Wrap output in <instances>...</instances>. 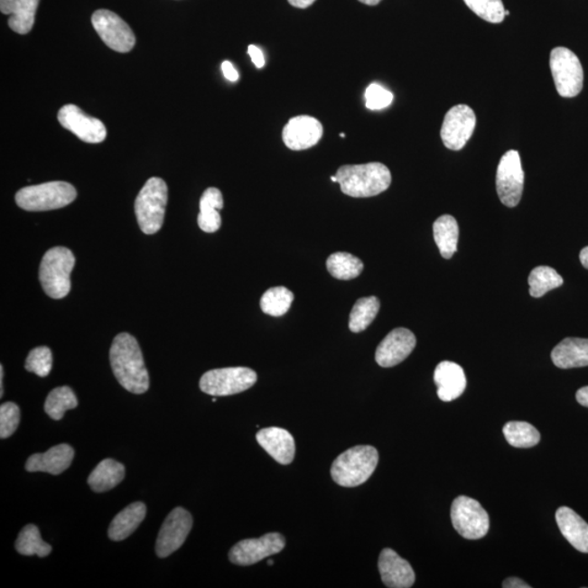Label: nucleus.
I'll return each instance as SVG.
<instances>
[{
	"mask_svg": "<svg viewBox=\"0 0 588 588\" xmlns=\"http://www.w3.org/2000/svg\"><path fill=\"white\" fill-rule=\"evenodd\" d=\"M341 137H346V135L341 134Z\"/></svg>",
	"mask_w": 588,
	"mask_h": 588,
	"instance_id": "51",
	"label": "nucleus"
},
{
	"mask_svg": "<svg viewBox=\"0 0 588 588\" xmlns=\"http://www.w3.org/2000/svg\"><path fill=\"white\" fill-rule=\"evenodd\" d=\"M529 294L533 298H542L546 294L564 285V278L549 266L534 268L528 276Z\"/></svg>",
	"mask_w": 588,
	"mask_h": 588,
	"instance_id": "32",
	"label": "nucleus"
},
{
	"mask_svg": "<svg viewBox=\"0 0 588 588\" xmlns=\"http://www.w3.org/2000/svg\"><path fill=\"white\" fill-rule=\"evenodd\" d=\"M221 70L222 73H224V76L227 79V80H229L231 82H237L238 80H239V77H240L239 72L236 70V68L233 67L230 61L222 62Z\"/></svg>",
	"mask_w": 588,
	"mask_h": 588,
	"instance_id": "40",
	"label": "nucleus"
},
{
	"mask_svg": "<svg viewBox=\"0 0 588 588\" xmlns=\"http://www.w3.org/2000/svg\"><path fill=\"white\" fill-rule=\"evenodd\" d=\"M257 380V374L251 369H219L206 372L200 380V388L210 396L226 397L250 389Z\"/></svg>",
	"mask_w": 588,
	"mask_h": 588,
	"instance_id": "8",
	"label": "nucleus"
},
{
	"mask_svg": "<svg viewBox=\"0 0 588 588\" xmlns=\"http://www.w3.org/2000/svg\"><path fill=\"white\" fill-rule=\"evenodd\" d=\"M257 441L270 457L278 463L287 465L295 455V442L293 435L284 428H263L257 434Z\"/></svg>",
	"mask_w": 588,
	"mask_h": 588,
	"instance_id": "19",
	"label": "nucleus"
},
{
	"mask_svg": "<svg viewBox=\"0 0 588 588\" xmlns=\"http://www.w3.org/2000/svg\"><path fill=\"white\" fill-rule=\"evenodd\" d=\"M434 239L442 257L450 259L458 250L459 226L452 215H443L434 222Z\"/></svg>",
	"mask_w": 588,
	"mask_h": 588,
	"instance_id": "28",
	"label": "nucleus"
},
{
	"mask_svg": "<svg viewBox=\"0 0 588 588\" xmlns=\"http://www.w3.org/2000/svg\"><path fill=\"white\" fill-rule=\"evenodd\" d=\"M365 100L367 107L370 110H380L391 105L394 100V95L388 89L379 86L378 83H372L365 91Z\"/></svg>",
	"mask_w": 588,
	"mask_h": 588,
	"instance_id": "39",
	"label": "nucleus"
},
{
	"mask_svg": "<svg viewBox=\"0 0 588 588\" xmlns=\"http://www.w3.org/2000/svg\"><path fill=\"white\" fill-rule=\"evenodd\" d=\"M76 199V188L63 182L31 185L21 189L15 194V203L19 208L29 211L60 210L71 204Z\"/></svg>",
	"mask_w": 588,
	"mask_h": 588,
	"instance_id": "6",
	"label": "nucleus"
},
{
	"mask_svg": "<svg viewBox=\"0 0 588 588\" xmlns=\"http://www.w3.org/2000/svg\"><path fill=\"white\" fill-rule=\"evenodd\" d=\"M561 534L581 553L588 554V524L568 507H560L555 512Z\"/></svg>",
	"mask_w": 588,
	"mask_h": 588,
	"instance_id": "22",
	"label": "nucleus"
},
{
	"mask_svg": "<svg viewBox=\"0 0 588 588\" xmlns=\"http://www.w3.org/2000/svg\"><path fill=\"white\" fill-rule=\"evenodd\" d=\"M20 424V409L14 402H6L0 406V438L14 435Z\"/></svg>",
	"mask_w": 588,
	"mask_h": 588,
	"instance_id": "38",
	"label": "nucleus"
},
{
	"mask_svg": "<svg viewBox=\"0 0 588 588\" xmlns=\"http://www.w3.org/2000/svg\"><path fill=\"white\" fill-rule=\"evenodd\" d=\"M496 187L501 203L507 208H516L520 203L524 187V172L520 154L518 151H508L501 157L497 169Z\"/></svg>",
	"mask_w": 588,
	"mask_h": 588,
	"instance_id": "10",
	"label": "nucleus"
},
{
	"mask_svg": "<svg viewBox=\"0 0 588 588\" xmlns=\"http://www.w3.org/2000/svg\"><path fill=\"white\" fill-rule=\"evenodd\" d=\"M453 526L466 539H481L490 531V517L479 501L466 496L455 498L452 506Z\"/></svg>",
	"mask_w": 588,
	"mask_h": 588,
	"instance_id": "9",
	"label": "nucleus"
},
{
	"mask_svg": "<svg viewBox=\"0 0 588 588\" xmlns=\"http://www.w3.org/2000/svg\"><path fill=\"white\" fill-rule=\"evenodd\" d=\"M331 179L332 182H337V177L336 176H332Z\"/></svg>",
	"mask_w": 588,
	"mask_h": 588,
	"instance_id": "48",
	"label": "nucleus"
},
{
	"mask_svg": "<svg viewBox=\"0 0 588 588\" xmlns=\"http://www.w3.org/2000/svg\"><path fill=\"white\" fill-rule=\"evenodd\" d=\"M111 369L118 383L132 394L142 395L150 388V376L139 342L130 333L114 339L110 352Z\"/></svg>",
	"mask_w": 588,
	"mask_h": 588,
	"instance_id": "1",
	"label": "nucleus"
},
{
	"mask_svg": "<svg viewBox=\"0 0 588 588\" xmlns=\"http://www.w3.org/2000/svg\"><path fill=\"white\" fill-rule=\"evenodd\" d=\"M224 208V198L217 188L205 190L200 200L198 224L204 232L213 233L221 226L220 210Z\"/></svg>",
	"mask_w": 588,
	"mask_h": 588,
	"instance_id": "26",
	"label": "nucleus"
},
{
	"mask_svg": "<svg viewBox=\"0 0 588 588\" xmlns=\"http://www.w3.org/2000/svg\"><path fill=\"white\" fill-rule=\"evenodd\" d=\"M466 6L490 23H501L506 17L502 0H463Z\"/></svg>",
	"mask_w": 588,
	"mask_h": 588,
	"instance_id": "36",
	"label": "nucleus"
},
{
	"mask_svg": "<svg viewBox=\"0 0 588 588\" xmlns=\"http://www.w3.org/2000/svg\"><path fill=\"white\" fill-rule=\"evenodd\" d=\"M580 261L586 269H588V247L583 248L580 253Z\"/></svg>",
	"mask_w": 588,
	"mask_h": 588,
	"instance_id": "45",
	"label": "nucleus"
},
{
	"mask_svg": "<svg viewBox=\"0 0 588 588\" xmlns=\"http://www.w3.org/2000/svg\"><path fill=\"white\" fill-rule=\"evenodd\" d=\"M76 258L69 248L57 247L45 253L40 266V282L52 299L65 298L70 293V275Z\"/></svg>",
	"mask_w": 588,
	"mask_h": 588,
	"instance_id": "4",
	"label": "nucleus"
},
{
	"mask_svg": "<svg viewBox=\"0 0 588 588\" xmlns=\"http://www.w3.org/2000/svg\"><path fill=\"white\" fill-rule=\"evenodd\" d=\"M322 126L319 120L311 116L294 117L285 126L283 140L293 151H304L315 146L322 136Z\"/></svg>",
	"mask_w": 588,
	"mask_h": 588,
	"instance_id": "17",
	"label": "nucleus"
},
{
	"mask_svg": "<svg viewBox=\"0 0 588 588\" xmlns=\"http://www.w3.org/2000/svg\"><path fill=\"white\" fill-rule=\"evenodd\" d=\"M337 182L342 193L351 198H370L385 192L391 184V173L381 163L346 165L338 169Z\"/></svg>",
	"mask_w": 588,
	"mask_h": 588,
	"instance_id": "2",
	"label": "nucleus"
},
{
	"mask_svg": "<svg viewBox=\"0 0 588 588\" xmlns=\"http://www.w3.org/2000/svg\"><path fill=\"white\" fill-rule=\"evenodd\" d=\"M58 121L63 128L71 131L79 139L91 145L103 142L107 135L102 121L84 114L76 105L63 106L58 113Z\"/></svg>",
	"mask_w": 588,
	"mask_h": 588,
	"instance_id": "15",
	"label": "nucleus"
},
{
	"mask_svg": "<svg viewBox=\"0 0 588 588\" xmlns=\"http://www.w3.org/2000/svg\"><path fill=\"white\" fill-rule=\"evenodd\" d=\"M380 302L376 296L358 300L350 314V331L361 332L367 330L378 316Z\"/></svg>",
	"mask_w": 588,
	"mask_h": 588,
	"instance_id": "30",
	"label": "nucleus"
},
{
	"mask_svg": "<svg viewBox=\"0 0 588 588\" xmlns=\"http://www.w3.org/2000/svg\"><path fill=\"white\" fill-rule=\"evenodd\" d=\"M126 468L124 464L113 459H105L89 476L88 483L95 492H105L115 489L124 481Z\"/></svg>",
	"mask_w": 588,
	"mask_h": 588,
	"instance_id": "27",
	"label": "nucleus"
},
{
	"mask_svg": "<svg viewBox=\"0 0 588 588\" xmlns=\"http://www.w3.org/2000/svg\"><path fill=\"white\" fill-rule=\"evenodd\" d=\"M327 269L332 277L341 280H351L361 275L364 264L357 257L347 252L331 254L327 259Z\"/></svg>",
	"mask_w": 588,
	"mask_h": 588,
	"instance_id": "29",
	"label": "nucleus"
},
{
	"mask_svg": "<svg viewBox=\"0 0 588 588\" xmlns=\"http://www.w3.org/2000/svg\"><path fill=\"white\" fill-rule=\"evenodd\" d=\"M294 294L285 287L270 288L262 296L261 309L265 314L279 317L287 313L293 305Z\"/></svg>",
	"mask_w": 588,
	"mask_h": 588,
	"instance_id": "35",
	"label": "nucleus"
},
{
	"mask_svg": "<svg viewBox=\"0 0 588 588\" xmlns=\"http://www.w3.org/2000/svg\"><path fill=\"white\" fill-rule=\"evenodd\" d=\"M576 400L581 406L588 407V386L577 390Z\"/></svg>",
	"mask_w": 588,
	"mask_h": 588,
	"instance_id": "43",
	"label": "nucleus"
},
{
	"mask_svg": "<svg viewBox=\"0 0 588 588\" xmlns=\"http://www.w3.org/2000/svg\"><path fill=\"white\" fill-rule=\"evenodd\" d=\"M92 24L109 49L129 52L135 45V35L126 21L109 10L100 9L92 15Z\"/></svg>",
	"mask_w": 588,
	"mask_h": 588,
	"instance_id": "11",
	"label": "nucleus"
},
{
	"mask_svg": "<svg viewBox=\"0 0 588 588\" xmlns=\"http://www.w3.org/2000/svg\"><path fill=\"white\" fill-rule=\"evenodd\" d=\"M502 587L505 588H529L532 587L528 585L527 583L518 579V577H508L507 580L503 581Z\"/></svg>",
	"mask_w": 588,
	"mask_h": 588,
	"instance_id": "42",
	"label": "nucleus"
},
{
	"mask_svg": "<svg viewBox=\"0 0 588 588\" xmlns=\"http://www.w3.org/2000/svg\"><path fill=\"white\" fill-rule=\"evenodd\" d=\"M555 367L563 369L588 367V339L565 338L552 352Z\"/></svg>",
	"mask_w": 588,
	"mask_h": 588,
	"instance_id": "24",
	"label": "nucleus"
},
{
	"mask_svg": "<svg viewBox=\"0 0 588 588\" xmlns=\"http://www.w3.org/2000/svg\"><path fill=\"white\" fill-rule=\"evenodd\" d=\"M268 565H274V561H273V560H268Z\"/></svg>",
	"mask_w": 588,
	"mask_h": 588,
	"instance_id": "49",
	"label": "nucleus"
},
{
	"mask_svg": "<svg viewBox=\"0 0 588 588\" xmlns=\"http://www.w3.org/2000/svg\"><path fill=\"white\" fill-rule=\"evenodd\" d=\"M378 569L387 587L410 588L415 584V574L411 565L390 548L380 553Z\"/></svg>",
	"mask_w": 588,
	"mask_h": 588,
	"instance_id": "18",
	"label": "nucleus"
},
{
	"mask_svg": "<svg viewBox=\"0 0 588 588\" xmlns=\"http://www.w3.org/2000/svg\"><path fill=\"white\" fill-rule=\"evenodd\" d=\"M40 0H0V10L10 15L8 24L15 33L28 34L33 28Z\"/></svg>",
	"mask_w": 588,
	"mask_h": 588,
	"instance_id": "23",
	"label": "nucleus"
},
{
	"mask_svg": "<svg viewBox=\"0 0 588 588\" xmlns=\"http://www.w3.org/2000/svg\"><path fill=\"white\" fill-rule=\"evenodd\" d=\"M550 70L560 97L571 98L581 93L584 71L574 51L565 47H555L550 52Z\"/></svg>",
	"mask_w": 588,
	"mask_h": 588,
	"instance_id": "7",
	"label": "nucleus"
},
{
	"mask_svg": "<svg viewBox=\"0 0 588 588\" xmlns=\"http://www.w3.org/2000/svg\"><path fill=\"white\" fill-rule=\"evenodd\" d=\"M288 2L291 5V6H294L295 8H300V9H305L312 6V5L316 2V0H288Z\"/></svg>",
	"mask_w": 588,
	"mask_h": 588,
	"instance_id": "44",
	"label": "nucleus"
},
{
	"mask_svg": "<svg viewBox=\"0 0 588 588\" xmlns=\"http://www.w3.org/2000/svg\"><path fill=\"white\" fill-rule=\"evenodd\" d=\"M15 549L23 555H36L41 558H45L51 553L52 548L51 545L42 539L39 527L34 524H29L21 529L17 542H15Z\"/></svg>",
	"mask_w": 588,
	"mask_h": 588,
	"instance_id": "31",
	"label": "nucleus"
},
{
	"mask_svg": "<svg viewBox=\"0 0 588 588\" xmlns=\"http://www.w3.org/2000/svg\"><path fill=\"white\" fill-rule=\"evenodd\" d=\"M193 518L190 512L182 507L173 509L166 518L158 534L156 554L160 558H167L177 552L184 544L192 529Z\"/></svg>",
	"mask_w": 588,
	"mask_h": 588,
	"instance_id": "14",
	"label": "nucleus"
},
{
	"mask_svg": "<svg viewBox=\"0 0 588 588\" xmlns=\"http://www.w3.org/2000/svg\"><path fill=\"white\" fill-rule=\"evenodd\" d=\"M476 116L472 108L466 105H457L450 108L444 116L441 136L444 146L452 151H460L473 135Z\"/></svg>",
	"mask_w": 588,
	"mask_h": 588,
	"instance_id": "12",
	"label": "nucleus"
},
{
	"mask_svg": "<svg viewBox=\"0 0 588 588\" xmlns=\"http://www.w3.org/2000/svg\"><path fill=\"white\" fill-rule=\"evenodd\" d=\"M74 450L67 443L57 444L45 453H35L26 461L25 470L28 472H44L60 475L71 465Z\"/></svg>",
	"mask_w": 588,
	"mask_h": 588,
	"instance_id": "20",
	"label": "nucleus"
},
{
	"mask_svg": "<svg viewBox=\"0 0 588 588\" xmlns=\"http://www.w3.org/2000/svg\"><path fill=\"white\" fill-rule=\"evenodd\" d=\"M359 2L368 5V6H376V5H378L381 0H359Z\"/></svg>",
	"mask_w": 588,
	"mask_h": 588,
	"instance_id": "47",
	"label": "nucleus"
},
{
	"mask_svg": "<svg viewBox=\"0 0 588 588\" xmlns=\"http://www.w3.org/2000/svg\"><path fill=\"white\" fill-rule=\"evenodd\" d=\"M285 539L282 534L269 533L259 538L243 539L233 546L229 560L238 565H252L270 555L283 552Z\"/></svg>",
	"mask_w": 588,
	"mask_h": 588,
	"instance_id": "13",
	"label": "nucleus"
},
{
	"mask_svg": "<svg viewBox=\"0 0 588 588\" xmlns=\"http://www.w3.org/2000/svg\"><path fill=\"white\" fill-rule=\"evenodd\" d=\"M146 517V506L143 502L131 503L130 506L119 512L111 521L108 528V537L114 542H121L128 538Z\"/></svg>",
	"mask_w": 588,
	"mask_h": 588,
	"instance_id": "25",
	"label": "nucleus"
},
{
	"mask_svg": "<svg viewBox=\"0 0 588 588\" xmlns=\"http://www.w3.org/2000/svg\"><path fill=\"white\" fill-rule=\"evenodd\" d=\"M434 380L437 385L439 399L444 402L458 399L466 388L464 370L454 362L439 363L434 373Z\"/></svg>",
	"mask_w": 588,
	"mask_h": 588,
	"instance_id": "21",
	"label": "nucleus"
},
{
	"mask_svg": "<svg viewBox=\"0 0 588 588\" xmlns=\"http://www.w3.org/2000/svg\"><path fill=\"white\" fill-rule=\"evenodd\" d=\"M0 397H4V367L0 365Z\"/></svg>",
	"mask_w": 588,
	"mask_h": 588,
	"instance_id": "46",
	"label": "nucleus"
},
{
	"mask_svg": "<svg viewBox=\"0 0 588 588\" xmlns=\"http://www.w3.org/2000/svg\"><path fill=\"white\" fill-rule=\"evenodd\" d=\"M77 406V397L68 386L51 390L45 401V412L55 421H61L68 410L76 409Z\"/></svg>",
	"mask_w": 588,
	"mask_h": 588,
	"instance_id": "34",
	"label": "nucleus"
},
{
	"mask_svg": "<svg viewBox=\"0 0 588 588\" xmlns=\"http://www.w3.org/2000/svg\"><path fill=\"white\" fill-rule=\"evenodd\" d=\"M248 55H250L252 62L257 68H263L265 65V58L263 51L258 49V47L250 45L247 47Z\"/></svg>",
	"mask_w": 588,
	"mask_h": 588,
	"instance_id": "41",
	"label": "nucleus"
},
{
	"mask_svg": "<svg viewBox=\"0 0 588 588\" xmlns=\"http://www.w3.org/2000/svg\"><path fill=\"white\" fill-rule=\"evenodd\" d=\"M379 454L372 446L347 450L333 461L331 478L342 487H357L368 481L378 468Z\"/></svg>",
	"mask_w": 588,
	"mask_h": 588,
	"instance_id": "3",
	"label": "nucleus"
},
{
	"mask_svg": "<svg viewBox=\"0 0 588 588\" xmlns=\"http://www.w3.org/2000/svg\"><path fill=\"white\" fill-rule=\"evenodd\" d=\"M416 346L415 333L406 328H396L376 350L375 359L381 368H394L404 362Z\"/></svg>",
	"mask_w": 588,
	"mask_h": 588,
	"instance_id": "16",
	"label": "nucleus"
},
{
	"mask_svg": "<svg viewBox=\"0 0 588 588\" xmlns=\"http://www.w3.org/2000/svg\"><path fill=\"white\" fill-rule=\"evenodd\" d=\"M168 202V188L161 178L147 180L135 200V210L141 230L154 235L161 230Z\"/></svg>",
	"mask_w": 588,
	"mask_h": 588,
	"instance_id": "5",
	"label": "nucleus"
},
{
	"mask_svg": "<svg viewBox=\"0 0 588 588\" xmlns=\"http://www.w3.org/2000/svg\"><path fill=\"white\" fill-rule=\"evenodd\" d=\"M509 444L516 448H532L540 442V434L532 424L527 422L512 421L503 427Z\"/></svg>",
	"mask_w": 588,
	"mask_h": 588,
	"instance_id": "33",
	"label": "nucleus"
},
{
	"mask_svg": "<svg viewBox=\"0 0 588 588\" xmlns=\"http://www.w3.org/2000/svg\"><path fill=\"white\" fill-rule=\"evenodd\" d=\"M509 14H510V12H509V10H506V17H508Z\"/></svg>",
	"mask_w": 588,
	"mask_h": 588,
	"instance_id": "50",
	"label": "nucleus"
},
{
	"mask_svg": "<svg viewBox=\"0 0 588 588\" xmlns=\"http://www.w3.org/2000/svg\"><path fill=\"white\" fill-rule=\"evenodd\" d=\"M52 367V356L50 348L37 347L29 353L25 361V369L40 378L49 376Z\"/></svg>",
	"mask_w": 588,
	"mask_h": 588,
	"instance_id": "37",
	"label": "nucleus"
}]
</instances>
